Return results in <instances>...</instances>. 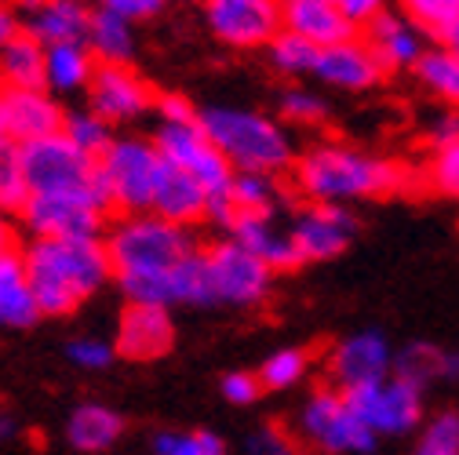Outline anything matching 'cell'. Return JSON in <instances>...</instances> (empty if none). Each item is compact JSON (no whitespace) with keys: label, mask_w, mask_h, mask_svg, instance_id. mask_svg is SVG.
<instances>
[{"label":"cell","mask_w":459,"mask_h":455,"mask_svg":"<svg viewBox=\"0 0 459 455\" xmlns=\"http://www.w3.org/2000/svg\"><path fill=\"white\" fill-rule=\"evenodd\" d=\"M314 77L325 84V88H339V91H368V88H379L386 70L379 66L376 51L368 47V40L361 37V30L347 40H335L328 47H321L317 55V66H314Z\"/></svg>","instance_id":"obj_18"},{"label":"cell","mask_w":459,"mask_h":455,"mask_svg":"<svg viewBox=\"0 0 459 455\" xmlns=\"http://www.w3.org/2000/svg\"><path fill=\"white\" fill-rule=\"evenodd\" d=\"M277 113L289 128H317L328 121V102L310 88H289L277 99Z\"/></svg>","instance_id":"obj_37"},{"label":"cell","mask_w":459,"mask_h":455,"mask_svg":"<svg viewBox=\"0 0 459 455\" xmlns=\"http://www.w3.org/2000/svg\"><path fill=\"white\" fill-rule=\"evenodd\" d=\"M347 401L354 405V412L379 434V441L386 437H412L420 430V423L427 419V386L405 379V375H383L361 386L342 390Z\"/></svg>","instance_id":"obj_8"},{"label":"cell","mask_w":459,"mask_h":455,"mask_svg":"<svg viewBox=\"0 0 459 455\" xmlns=\"http://www.w3.org/2000/svg\"><path fill=\"white\" fill-rule=\"evenodd\" d=\"M109 248L113 277L125 273H160L171 270L183 255L197 248L194 226L171 222L157 211H128L109 226V234L102 237Z\"/></svg>","instance_id":"obj_4"},{"label":"cell","mask_w":459,"mask_h":455,"mask_svg":"<svg viewBox=\"0 0 459 455\" xmlns=\"http://www.w3.org/2000/svg\"><path fill=\"white\" fill-rule=\"evenodd\" d=\"M307 372H310V357H307V350H299V347H284V350H273V354L263 361V368H259V382H263V390L281 393V390L299 386V382L307 379Z\"/></svg>","instance_id":"obj_35"},{"label":"cell","mask_w":459,"mask_h":455,"mask_svg":"<svg viewBox=\"0 0 459 455\" xmlns=\"http://www.w3.org/2000/svg\"><path fill=\"white\" fill-rule=\"evenodd\" d=\"M197 121L208 139L226 153L234 172H277L289 176L296 160V139L289 124L245 106H204Z\"/></svg>","instance_id":"obj_3"},{"label":"cell","mask_w":459,"mask_h":455,"mask_svg":"<svg viewBox=\"0 0 459 455\" xmlns=\"http://www.w3.org/2000/svg\"><path fill=\"white\" fill-rule=\"evenodd\" d=\"M394 372L420 382V386L455 382L459 379V354L430 347V343H409L405 350H394Z\"/></svg>","instance_id":"obj_29"},{"label":"cell","mask_w":459,"mask_h":455,"mask_svg":"<svg viewBox=\"0 0 459 455\" xmlns=\"http://www.w3.org/2000/svg\"><path fill=\"white\" fill-rule=\"evenodd\" d=\"M208 208H212V193L190 172H183V167L164 164V176L157 183L150 211L171 222H183V226H197V222H208Z\"/></svg>","instance_id":"obj_23"},{"label":"cell","mask_w":459,"mask_h":455,"mask_svg":"<svg viewBox=\"0 0 459 455\" xmlns=\"http://www.w3.org/2000/svg\"><path fill=\"white\" fill-rule=\"evenodd\" d=\"M95 55L84 40H63L48 44L44 51V88L51 95H84L95 73Z\"/></svg>","instance_id":"obj_24"},{"label":"cell","mask_w":459,"mask_h":455,"mask_svg":"<svg viewBox=\"0 0 459 455\" xmlns=\"http://www.w3.org/2000/svg\"><path fill=\"white\" fill-rule=\"evenodd\" d=\"M125 437V419L109 405L84 401L66 419V444L74 451H109Z\"/></svg>","instance_id":"obj_25"},{"label":"cell","mask_w":459,"mask_h":455,"mask_svg":"<svg viewBox=\"0 0 459 455\" xmlns=\"http://www.w3.org/2000/svg\"><path fill=\"white\" fill-rule=\"evenodd\" d=\"M40 303L22 266V255H8L0 262V328H33L40 321Z\"/></svg>","instance_id":"obj_26"},{"label":"cell","mask_w":459,"mask_h":455,"mask_svg":"<svg viewBox=\"0 0 459 455\" xmlns=\"http://www.w3.org/2000/svg\"><path fill=\"white\" fill-rule=\"evenodd\" d=\"M423 183L437 197H448L459 204V139L441 150H430V160L423 167Z\"/></svg>","instance_id":"obj_40"},{"label":"cell","mask_w":459,"mask_h":455,"mask_svg":"<svg viewBox=\"0 0 459 455\" xmlns=\"http://www.w3.org/2000/svg\"><path fill=\"white\" fill-rule=\"evenodd\" d=\"M222 397L234 408H248V405H255L259 397L266 393L263 390V382H259V372H230V375H222Z\"/></svg>","instance_id":"obj_43"},{"label":"cell","mask_w":459,"mask_h":455,"mask_svg":"<svg viewBox=\"0 0 459 455\" xmlns=\"http://www.w3.org/2000/svg\"><path fill=\"white\" fill-rule=\"evenodd\" d=\"M299 437L314 451L328 455H368L379 448V434L354 412L339 386H321L299 408Z\"/></svg>","instance_id":"obj_7"},{"label":"cell","mask_w":459,"mask_h":455,"mask_svg":"<svg viewBox=\"0 0 459 455\" xmlns=\"http://www.w3.org/2000/svg\"><path fill=\"white\" fill-rule=\"evenodd\" d=\"M88 51L95 55V63H132L135 59V22L109 12V8H91V22L84 33Z\"/></svg>","instance_id":"obj_27"},{"label":"cell","mask_w":459,"mask_h":455,"mask_svg":"<svg viewBox=\"0 0 459 455\" xmlns=\"http://www.w3.org/2000/svg\"><path fill=\"white\" fill-rule=\"evenodd\" d=\"M394 372V347L383 331H354L339 339L328 354V379L339 390H351Z\"/></svg>","instance_id":"obj_17"},{"label":"cell","mask_w":459,"mask_h":455,"mask_svg":"<svg viewBox=\"0 0 459 455\" xmlns=\"http://www.w3.org/2000/svg\"><path fill=\"white\" fill-rule=\"evenodd\" d=\"M358 230H361L358 215L347 204H328V201H307L289 222V234L303 266L342 255L354 245Z\"/></svg>","instance_id":"obj_12"},{"label":"cell","mask_w":459,"mask_h":455,"mask_svg":"<svg viewBox=\"0 0 459 455\" xmlns=\"http://www.w3.org/2000/svg\"><path fill=\"white\" fill-rule=\"evenodd\" d=\"M171 303L176 306H215L212 273L204 248H194L171 266Z\"/></svg>","instance_id":"obj_32"},{"label":"cell","mask_w":459,"mask_h":455,"mask_svg":"<svg viewBox=\"0 0 459 455\" xmlns=\"http://www.w3.org/2000/svg\"><path fill=\"white\" fill-rule=\"evenodd\" d=\"M412 172L401 160L361 150L354 142L321 139L296 153L289 167V186L299 201H328V204H351V201H379L409 190Z\"/></svg>","instance_id":"obj_1"},{"label":"cell","mask_w":459,"mask_h":455,"mask_svg":"<svg viewBox=\"0 0 459 455\" xmlns=\"http://www.w3.org/2000/svg\"><path fill=\"white\" fill-rule=\"evenodd\" d=\"M22 30L33 33L44 47L63 40H84L91 8L88 0H22Z\"/></svg>","instance_id":"obj_21"},{"label":"cell","mask_w":459,"mask_h":455,"mask_svg":"<svg viewBox=\"0 0 459 455\" xmlns=\"http://www.w3.org/2000/svg\"><path fill=\"white\" fill-rule=\"evenodd\" d=\"M88 106L106 117L113 128L135 124L146 113H153V88L132 63H99L91 73V84L84 91Z\"/></svg>","instance_id":"obj_13"},{"label":"cell","mask_w":459,"mask_h":455,"mask_svg":"<svg viewBox=\"0 0 459 455\" xmlns=\"http://www.w3.org/2000/svg\"><path fill=\"white\" fill-rule=\"evenodd\" d=\"M19 255L44 317H70L113 280L102 237H30Z\"/></svg>","instance_id":"obj_2"},{"label":"cell","mask_w":459,"mask_h":455,"mask_svg":"<svg viewBox=\"0 0 459 455\" xmlns=\"http://www.w3.org/2000/svg\"><path fill=\"white\" fill-rule=\"evenodd\" d=\"M19 33H22V12L15 4H4V0H0V51H4Z\"/></svg>","instance_id":"obj_49"},{"label":"cell","mask_w":459,"mask_h":455,"mask_svg":"<svg viewBox=\"0 0 459 455\" xmlns=\"http://www.w3.org/2000/svg\"><path fill=\"white\" fill-rule=\"evenodd\" d=\"M281 22L284 30L303 33L317 47H328L358 33L351 15L339 8V0H281Z\"/></svg>","instance_id":"obj_22"},{"label":"cell","mask_w":459,"mask_h":455,"mask_svg":"<svg viewBox=\"0 0 459 455\" xmlns=\"http://www.w3.org/2000/svg\"><path fill=\"white\" fill-rule=\"evenodd\" d=\"M153 113L164 124H179V121H197V106L190 102V95L183 91H168L153 99Z\"/></svg>","instance_id":"obj_44"},{"label":"cell","mask_w":459,"mask_h":455,"mask_svg":"<svg viewBox=\"0 0 459 455\" xmlns=\"http://www.w3.org/2000/svg\"><path fill=\"white\" fill-rule=\"evenodd\" d=\"M317 55L321 47L314 40H307L303 33L296 30H277L273 40L266 44V59L270 66L281 73V77H314V66H317Z\"/></svg>","instance_id":"obj_33"},{"label":"cell","mask_w":459,"mask_h":455,"mask_svg":"<svg viewBox=\"0 0 459 455\" xmlns=\"http://www.w3.org/2000/svg\"><path fill=\"white\" fill-rule=\"evenodd\" d=\"M19 252V237H15V226H12V219L0 211V262H4L8 255H15Z\"/></svg>","instance_id":"obj_50"},{"label":"cell","mask_w":459,"mask_h":455,"mask_svg":"<svg viewBox=\"0 0 459 455\" xmlns=\"http://www.w3.org/2000/svg\"><path fill=\"white\" fill-rule=\"evenodd\" d=\"M15 434H19V423H15L8 412H0V448L12 444V441H15Z\"/></svg>","instance_id":"obj_51"},{"label":"cell","mask_w":459,"mask_h":455,"mask_svg":"<svg viewBox=\"0 0 459 455\" xmlns=\"http://www.w3.org/2000/svg\"><path fill=\"white\" fill-rule=\"evenodd\" d=\"M164 157L153 139L143 135H113L109 146L99 153V172L109 193L113 211H150L157 183L164 176Z\"/></svg>","instance_id":"obj_5"},{"label":"cell","mask_w":459,"mask_h":455,"mask_svg":"<svg viewBox=\"0 0 459 455\" xmlns=\"http://www.w3.org/2000/svg\"><path fill=\"white\" fill-rule=\"evenodd\" d=\"M44 44L33 33H19L0 51V88H44Z\"/></svg>","instance_id":"obj_31"},{"label":"cell","mask_w":459,"mask_h":455,"mask_svg":"<svg viewBox=\"0 0 459 455\" xmlns=\"http://www.w3.org/2000/svg\"><path fill=\"white\" fill-rule=\"evenodd\" d=\"M455 139H459V109L448 106L441 117L430 121V128H427V146H430V150H441V146H448V142H455Z\"/></svg>","instance_id":"obj_47"},{"label":"cell","mask_w":459,"mask_h":455,"mask_svg":"<svg viewBox=\"0 0 459 455\" xmlns=\"http://www.w3.org/2000/svg\"><path fill=\"white\" fill-rule=\"evenodd\" d=\"M245 448L255 451V455H289V451H296V441L284 434L281 426H259V430L248 437Z\"/></svg>","instance_id":"obj_45"},{"label":"cell","mask_w":459,"mask_h":455,"mask_svg":"<svg viewBox=\"0 0 459 455\" xmlns=\"http://www.w3.org/2000/svg\"><path fill=\"white\" fill-rule=\"evenodd\" d=\"M117 357L125 361H157L176 347V324L160 303H128L117 321Z\"/></svg>","instance_id":"obj_19"},{"label":"cell","mask_w":459,"mask_h":455,"mask_svg":"<svg viewBox=\"0 0 459 455\" xmlns=\"http://www.w3.org/2000/svg\"><path fill=\"white\" fill-rule=\"evenodd\" d=\"M437 40H441V44H448V47H455V51H459V19H455V22H452V26H448V30H445V33H441V37H437Z\"/></svg>","instance_id":"obj_52"},{"label":"cell","mask_w":459,"mask_h":455,"mask_svg":"<svg viewBox=\"0 0 459 455\" xmlns=\"http://www.w3.org/2000/svg\"><path fill=\"white\" fill-rule=\"evenodd\" d=\"M416 451L420 455H459V412L445 408L420 423L416 430Z\"/></svg>","instance_id":"obj_38"},{"label":"cell","mask_w":459,"mask_h":455,"mask_svg":"<svg viewBox=\"0 0 459 455\" xmlns=\"http://www.w3.org/2000/svg\"><path fill=\"white\" fill-rule=\"evenodd\" d=\"M22 172H26L30 193H40V190H102L106 193L99 157L70 142L63 132L22 142Z\"/></svg>","instance_id":"obj_9"},{"label":"cell","mask_w":459,"mask_h":455,"mask_svg":"<svg viewBox=\"0 0 459 455\" xmlns=\"http://www.w3.org/2000/svg\"><path fill=\"white\" fill-rule=\"evenodd\" d=\"M204 19L226 47H266L281 22V0H204Z\"/></svg>","instance_id":"obj_14"},{"label":"cell","mask_w":459,"mask_h":455,"mask_svg":"<svg viewBox=\"0 0 459 455\" xmlns=\"http://www.w3.org/2000/svg\"><path fill=\"white\" fill-rule=\"evenodd\" d=\"M339 8L351 15V22L361 30L368 19H376L379 12H386V8H394V0H339Z\"/></svg>","instance_id":"obj_48"},{"label":"cell","mask_w":459,"mask_h":455,"mask_svg":"<svg viewBox=\"0 0 459 455\" xmlns=\"http://www.w3.org/2000/svg\"><path fill=\"white\" fill-rule=\"evenodd\" d=\"M361 37L368 40V47L376 51V59L386 73L416 70V63L423 59V51L430 44V33L423 26H416L397 4L379 12L376 19H368L361 26Z\"/></svg>","instance_id":"obj_15"},{"label":"cell","mask_w":459,"mask_h":455,"mask_svg":"<svg viewBox=\"0 0 459 455\" xmlns=\"http://www.w3.org/2000/svg\"><path fill=\"white\" fill-rule=\"evenodd\" d=\"M26 172H22V142L0 132V211L19 215L26 201Z\"/></svg>","instance_id":"obj_34"},{"label":"cell","mask_w":459,"mask_h":455,"mask_svg":"<svg viewBox=\"0 0 459 455\" xmlns=\"http://www.w3.org/2000/svg\"><path fill=\"white\" fill-rule=\"evenodd\" d=\"M204 255H208L215 303L234 306V310H252V306L266 303V296L273 288V270L255 252H248L241 241L226 234L222 241L204 248Z\"/></svg>","instance_id":"obj_10"},{"label":"cell","mask_w":459,"mask_h":455,"mask_svg":"<svg viewBox=\"0 0 459 455\" xmlns=\"http://www.w3.org/2000/svg\"><path fill=\"white\" fill-rule=\"evenodd\" d=\"M66 357L81 368V372H102L117 361V347L106 343V339H95V335H84V339H74L66 347Z\"/></svg>","instance_id":"obj_42"},{"label":"cell","mask_w":459,"mask_h":455,"mask_svg":"<svg viewBox=\"0 0 459 455\" xmlns=\"http://www.w3.org/2000/svg\"><path fill=\"white\" fill-rule=\"evenodd\" d=\"M394 4L430 37H441L459 19V0H394Z\"/></svg>","instance_id":"obj_41"},{"label":"cell","mask_w":459,"mask_h":455,"mask_svg":"<svg viewBox=\"0 0 459 455\" xmlns=\"http://www.w3.org/2000/svg\"><path fill=\"white\" fill-rule=\"evenodd\" d=\"M234 241H241L248 252H255L273 273H289L299 270V252L292 245L289 226H281L277 215H263V211H234V219L226 222V230Z\"/></svg>","instance_id":"obj_20"},{"label":"cell","mask_w":459,"mask_h":455,"mask_svg":"<svg viewBox=\"0 0 459 455\" xmlns=\"http://www.w3.org/2000/svg\"><path fill=\"white\" fill-rule=\"evenodd\" d=\"M416 81L427 95H434L445 106L459 109V51L448 44H427L423 59L416 63Z\"/></svg>","instance_id":"obj_30"},{"label":"cell","mask_w":459,"mask_h":455,"mask_svg":"<svg viewBox=\"0 0 459 455\" xmlns=\"http://www.w3.org/2000/svg\"><path fill=\"white\" fill-rule=\"evenodd\" d=\"M153 142L168 164L190 172L212 197H230V179H234V164L226 153L208 139L201 121H179V124H157Z\"/></svg>","instance_id":"obj_11"},{"label":"cell","mask_w":459,"mask_h":455,"mask_svg":"<svg viewBox=\"0 0 459 455\" xmlns=\"http://www.w3.org/2000/svg\"><path fill=\"white\" fill-rule=\"evenodd\" d=\"M63 135H66L70 142H77L81 150H88V153L99 157V153L109 146V139H113V124H109L106 117H99L91 106H84V109H66Z\"/></svg>","instance_id":"obj_36"},{"label":"cell","mask_w":459,"mask_h":455,"mask_svg":"<svg viewBox=\"0 0 459 455\" xmlns=\"http://www.w3.org/2000/svg\"><path fill=\"white\" fill-rule=\"evenodd\" d=\"M66 109L48 88H0V132L15 142H33L63 132Z\"/></svg>","instance_id":"obj_16"},{"label":"cell","mask_w":459,"mask_h":455,"mask_svg":"<svg viewBox=\"0 0 459 455\" xmlns=\"http://www.w3.org/2000/svg\"><path fill=\"white\" fill-rule=\"evenodd\" d=\"M157 455H222L226 441L212 430H160L153 437Z\"/></svg>","instance_id":"obj_39"},{"label":"cell","mask_w":459,"mask_h":455,"mask_svg":"<svg viewBox=\"0 0 459 455\" xmlns=\"http://www.w3.org/2000/svg\"><path fill=\"white\" fill-rule=\"evenodd\" d=\"M289 197H292V186H284L277 172H234V179H230V204H234V211L281 215Z\"/></svg>","instance_id":"obj_28"},{"label":"cell","mask_w":459,"mask_h":455,"mask_svg":"<svg viewBox=\"0 0 459 455\" xmlns=\"http://www.w3.org/2000/svg\"><path fill=\"white\" fill-rule=\"evenodd\" d=\"M99 4L109 8V12H117V15H125V19H132L139 26V22L153 19V15H160L168 0H99Z\"/></svg>","instance_id":"obj_46"},{"label":"cell","mask_w":459,"mask_h":455,"mask_svg":"<svg viewBox=\"0 0 459 455\" xmlns=\"http://www.w3.org/2000/svg\"><path fill=\"white\" fill-rule=\"evenodd\" d=\"M109 211L102 190H40L26 193L19 226L30 237H102Z\"/></svg>","instance_id":"obj_6"}]
</instances>
